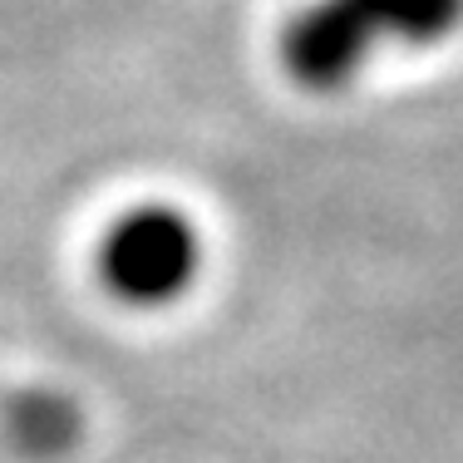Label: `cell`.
<instances>
[{"instance_id":"6da1fadb","label":"cell","mask_w":463,"mask_h":463,"mask_svg":"<svg viewBox=\"0 0 463 463\" xmlns=\"http://www.w3.org/2000/svg\"><path fill=\"white\" fill-rule=\"evenodd\" d=\"M463 30V0H311L281 30V64L301 90L335 94L384 50H434Z\"/></svg>"},{"instance_id":"7a4b0ae2","label":"cell","mask_w":463,"mask_h":463,"mask_svg":"<svg viewBox=\"0 0 463 463\" xmlns=\"http://www.w3.org/2000/svg\"><path fill=\"white\" fill-rule=\"evenodd\" d=\"M203 267V237L178 207L143 203L114 217L99 241V281L128 306H168Z\"/></svg>"},{"instance_id":"3957f363","label":"cell","mask_w":463,"mask_h":463,"mask_svg":"<svg viewBox=\"0 0 463 463\" xmlns=\"http://www.w3.org/2000/svg\"><path fill=\"white\" fill-rule=\"evenodd\" d=\"M10 434L25 454H60L80 439V410L60 394H20L10 404Z\"/></svg>"}]
</instances>
